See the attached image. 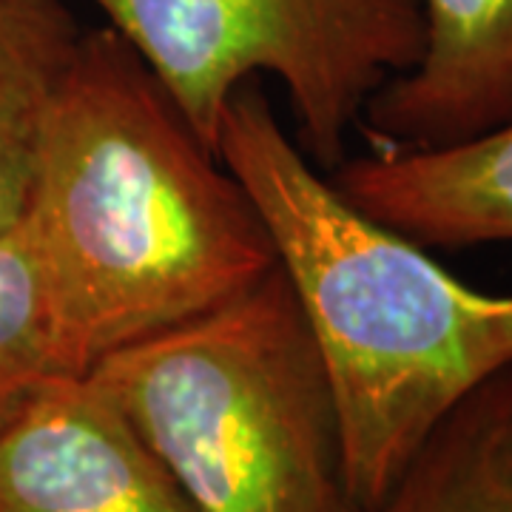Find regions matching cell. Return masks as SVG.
Returning a JSON list of instances; mask_svg holds the SVG:
<instances>
[{
    "label": "cell",
    "instance_id": "6da1fadb",
    "mask_svg": "<svg viewBox=\"0 0 512 512\" xmlns=\"http://www.w3.org/2000/svg\"><path fill=\"white\" fill-rule=\"evenodd\" d=\"M23 225L77 373L276 271L245 188L109 26L77 43Z\"/></svg>",
    "mask_w": 512,
    "mask_h": 512
},
{
    "label": "cell",
    "instance_id": "7a4b0ae2",
    "mask_svg": "<svg viewBox=\"0 0 512 512\" xmlns=\"http://www.w3.org/2000/svg\"><path fill=\"white\" fill-rule=\"evenodd\" d=\"M217 151L265 222L322 359L350 504L373 512L441 421L512 365V293L478 291L356 208L256 80L231 97Z\"/></svg>",
    "mask_w": 512,
    "mask_h": 512
},
{
    "label": "cell",
    "instance_id": "3957f363",
    "mask_svg": "<svg viewBox=\"0 0 512 512\" xmlns=\"http://www.w3.org/2000/svg\"><path fill=\"white\" fill-rule=\"evenodd\" d=\"M89 373L191 512H356L328 376L279 268Z\"/></svg>",
    "mask_w": 512,
    "mask_h": 512
},
{
    "label": "cell",
    "instance_id": "277c9868",
    "mask_svg": "<svg viewBox=\"0 0 512 512\" xmlns=\"http://www.w3.org/2000/svg\"><path fill=\"white\" fill-rule=\"evenodd\" d=\"M205 146L231 97L276 77L299 146L336 168L370 97L424 49L419 0H92ZM220 154V151H217Z\"/></svg>",
    "mask_w": 512,
    "mask_h": 512
},
{
    "label": "cell",
    "instance_id": "5b68a950",
    "mask_svg": "<svg viewBox=\"0 0 512 512\" xmlns=\"http://www.w3.org/2000/svg\"><path fill=\"white\" fill-rule=\"evenodd\" d=\"M0 512H191L92 373H57L0 419Z\"/></svg>",
    "mask_w": 512,
    "mask_h": 512
},
{
    "label": "cell",
    "instance_id": "8992f818",
    "mask_svg": "<svg viewBox=\"0 0 512 512\" xmlns=\"http://www.w3.org/2000/svg\"><path fill=\"white\" fill-rule=\"evenodd\" d=\"M424 49L362 123L373 151L464 143L512 117V0H419Z\"/></svg>",
    "mask_w": 512,
    "mask_h": 512
},
{
    "label": "cell",
    "instance_id": "52a82bcc",
    "mask_svg": "<svg viewBox=\"0 0 512 512\" xmlns=\"http://www.w3.org/2000/svg\"><path fill=\"white\" fill-rule=\"evenodd\" d=\"M330 180L421 248L512 245V117L453 146L342 160Z\"/></svg>",
    "mask_w": 512,
    "mask_h": 512
},
{
    "label": "cell",
    "instance_id": "ba28073f",
    "mask_svg": "<svg viewBox=\"0 0 512 512\" xmlns=\"http://www.w3.org/2000/svg\"><path fill=\"white\" fill-rule=\"evenodd\" d=\"M80 37L63 0H0V234L26 217L46 128Z\"/></svg>",
    "mask_w": 512,
    "mask_h": 512
},
{
    "label": "cell",
    "instance_id": "9c48e42d",
    "mask_svg": "<svg viewBox=\"0 0 512 512\" xmlns=\"http://www.w3.org/2000/svg\"><path fill=\"white\" fill-rule=\"evenodd\" d=\"M373 512H512V365L441 421Z\"/></svg>",
    "mask_w": 512,
    "mask_h": 512
},
{
    "label": "cell",
    "instance_id": "30bf717a",
    "mask_svg": "<svg viewBox=\"0 0 512 512\" xmlns=\"http://www.w3.org/2000/svg\"><path fill=\"white\" fill-rule=\"evenodd\" d=\"M57 373L77 370L60 336L32 234L20 220L0 234V419Z\"/></svg>",
    "mask_w": 512,
    "mask_h": 512
}]
</instances>
